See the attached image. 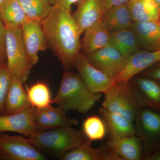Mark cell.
<instances>
[{
  "mask_svg": "<svg viewBox=\"0 0 160 160\" xmlns=\"http://www.w3.org/2000/svg\"><path fill=\"white\" fill-rule=\"evenodd\" d=\"M128 6L133 23L159 20L160 7L154 0H130Z\"/></svg>",
  "mask_w": 160,
  "mask_h": 160,
  "instance_id": "23",
  "label": "cell"
},
{
  "mask_svg": "<svg viewBox=\"0 0 160 160\" xmlns=\"http://www.w3.org/2000/svg\"><path fill=\"white\" fill-rule=\"evenodd\" d=\"M28 138L37 149L56 155L60 158L88 140L82 131L72 126L40 130Z\"/></svg>",
  "mask_w": 160,
  "mask_h": 160,
  "instance_id": "3",
  "label": "cell"
},
{
  "mask_svg": "<svg viewBox=\"0 0 160 160\" xmlns=\"http://www.w3.org/2000/svg\"><path fill=\"white\" fill-rule=\"evenodd\" d=\"M99 113L106 125L108 138H120L137 135L133 123L121 115L109 111L102 106L100 108Z\"/></svg>",
  "mask_w": 160,
  "mask_h": 160,
  "instance_id": "17",
  "label": "cell"
},
{
  "mask_svg": "<svg viewBox=\"0 0 160 160\" xmlns=\"http://www.w3.org/2000/svg\"><path fill=\"white\" fill-rule=\"evenodd\" d=\"M80 0H58L57 5L63 9L71 12L72 6Z\"/></svg>",
  "mask_w": 160,
  "mask_h": 160,
  "instance_id": "32",
  "label": "cell"
},
{
  "mask_svg": "<svg viewBox=\"0 0 160 160\" xmlns=\"http://www.w3.org/2000/svg\"><path fill=\"white\" fill-rule=\"evenodd\" d=\"M28 18L41 23L51 11L52 5L46 0H18Z\"/></svg>",
  "mask_w": 160,
  "mask_h": 160,
  "instance_id": "27",
  "label": "cell"
},
{
  "mask_svg": "<svg viewBox=\"0 0 160 160\" xmlns=\"http://www.w3.org/2000/svg\"><path fill=\"white\" fill-rule=\"evenodd\" d=\"M1 159H4V157H3L2 153L0 151V160Z\"/></svg>",
  "mask_w": 160,
  "mask_h": 160,
  "instance_id": "38",
  "label": "cell"
},
{
  "mask_svg": "<svg viewBox=\"0 0 160 160\" xmlns=\"http://www.w3.org/2000/svg\"><path fill=\"white\" fill-rule=\"evenodd\" d=\"M6 1V0H0V7Z\"/></svg>",
  "mask_w": 160,
  "mask_h": 160,
  "instance_id": "37",
  "label": "cell"
},
{
  "mask_svg": "<svg viewBox=\"0 0 160 160\" xmlns=\"http://www.w3.org/2000/svg\"><path fill=\"white\" fill-rule=\"evenodd\" d=\"M35 109L31 106L21 112L0 115V133L11 132L31 137L38 131L35 121Z\"/></svg>",
  "mask_w": 160,
  "mask_h": 160,
  "instance_id": "11",
  "label": "cell"
},
{
  "mask_svg": "<svg viewBox=\"0 0 160 160\" xmlns=\"http://www.w3.org/2000/svg\"><path fill=\"white\" fill-rule=\"evenodd\" d=\"M130 0H105L106 11L110 7L129 2Z\"/></svg>",
  "mask_w": 160,
  "mask_h": 160,
  "instance_id": "33",
  "label": "cell"
},
{
  "mask_svg": "<svg viewBox=\"0 0 160 160\" xmlns=\"http://www.w3.org/2000/svg\"><path fill=\"white\" fill-rule=\"evenodd\" d=\"M154 1L158 4V6L160 7V0H154Z\"/></svg>",
  "mask_w": 160,
  "mask_h": 160,
  "instance_id": "36",
  "label": "cell"
},
{
  "mask_svg": "<svg viewBox=\"0 0 160 160\" xmlns=\"http://www.w3.org/2000/svg\"><path fill=\"white\" fill-rule=\"evenodd\" d=\"M12 75L6 64H0V115L4 114L6 94L10 86Z\"/></svg>",
  "mask_w": 160,
  "mask_h": 160,
  "instance_id": "29",
  "label": "cell"
},
{
  "mask_svg": "<svg viewBox=\"0 0 160 160\" xmlns=\"http://www.w3.org/2000/svg\"><path fill=\"white\" fill-rule=\"evenodd\" d=\"M130 80L132 90L140 107L160 111V82L144 76Z\"/></svg>",
  "mask_w": 160,
  "mask_h": 160,
  "instance_id": "10",
  "label": "cell"
},
{
  "mask_svg": "<svg viewBox=\"0 0 160 160\" xmlns=\"http://www.w3.org/2000/svg\"><path fill=\"white\" fill-rule=\"evenodd\" d=\"M31 106L35 109H42L51 106L52 104L51 91L46 83H34L26 90Z\"/></svg>",
  "mask_w": 160,
  "mask_h": 160,
  "instance_id": "26",
  "label": "cell"
},
{
  "mask_svg": "<svg viewBox=\"0 0 160 160\" xmlns=\"http://www.w3.org/2000/svg\"><path fill=\"white\" fill-rule=\"evenodd\" d=\"M22 30L28 58L32 66H35L39 61V52L48 48L46 37L41 24L28 18L22 25Z\"/></svg>",
  "mask_w": 160,
  "mask_h": 160,
  "instance_id": "12",
  "label": "cell"
},
{
  "mask_svg": "<svg viewBox=\"0 0 160 160\" xmlns=\"http://www.w3.org/2000/svg\"><path fill=\"white\" fill-rule=\"evenodd\" d=\"M34 118L38 131L72 126L78 123L75 119L68 118L66 111L58 106L36 109Z\"/></svg>",
  "mask_w": 160,
  "mask_h": 160,
  "instance_id": "15",
  "label": "cell"
},
{
  "mask_svg": "<svg viewBox=\"0 0 160 160\" xmlns=\"http://www.w3.org/2000/svg\"><path fill=\"white\" fill-rule=\"evenodd\" d=\"M74 67L88 89L94 93L105 94L114 85L113 80L92 66L83 53L80 52Z\"/></svg>",
  "mask_w": 160,
  "mask_h": 160,
  "instance_id": "9",
  "label": "cell"
},
{
  "mask_svg": "<svg viewBox=\"0 0 160 160\" xmlns=\"http://www.w3.org/2000/svg\"><path fill=\"white\" fill-rule=\"evenodd\" d=\"M92 142H87L75 148L66 152L61 159L63 160H122L108 148L107 145L104 144L98 147L92 146Z\"/></svg>",
  "mask_w": 160,
  "mask_h": 160,
  "instance_id": "19",
  "label": "cell"
},
{
  "mask_svg": "<svg viewBox=\"0 0 160 160\" xmlns=\"http://www.w3.org/2000/svg\"><path fill=\"white\" fill-rule=\"evenodd\" d=\"M48 2L50 3L52 6H54L57 4L58 0H46Z\"/></svg>",
  "mask_w": 160,
  "mask_h": 160,
  "instance_id": "35",
  "label": "cell"
},
{
  "mask_svg": "<svg viewBox=\"0 0 160 160\" xmlns=\"http://www.w3.org/2000/svg\"><path fill=\"white\" fill-rule=\"evenodd\" d=\"M40 24L48 47L63 67L66 69L74 67L81 50V35L71 12L56 4Z\"/></svg>",
  "mask_w": 160,
  "mask_h": 160,
  "instance_id": "1",
  "label": "cell"
},
{
  "mask_svg": "<svg viewBox=\"0 0 160 160\" xmlns=\"http://www.w3.org/2000/svg\"><path fill=\"white\" fill-rule=\"evenodd\" d=\"M0 18L6 29L21 28L28 18L18 0H6L0 7Z\"/></svg>",
  "mask_w": 160,
  "mask_h": 160,
  "instance_id": "25",
  "label": "cell"
},
{
  "mask_svg": "<svg viewBox=\"0 0 160 160\" xmlns=\"http://www.w3.org/2000/svg\"><path fill=\"white\" fill-rule=\"evenodd\" d=\"M84 33L81 41V50L85 56L110 44V32L101 19L86 29Z\"/></svg>",
  "mask_w": 160,
  "mask_h": 160,
  "instance_id": "20",
  "label": "cell"
},
{
  "mask_svg": "<svg viewBox=\"0 0 160 160\" xmlns=\"http://www.w3.org/2000/svg\"><path fill=\"white\" fill-rule=\"evenodd\" d=\"M143 76L160 82V61L155 64L153 68L143 73Z\"/></svg>",
  "mask_w": 160,
  "mask_h": 160,
  "instance_id": "31",
  "label": "cell"
},
{
  "mask_svg": "<svg viewBox=\"0 0 160 160\" xmlns=\"http://www.w3.org/2000/svg\"><path fill=\"white\" fill-rule=\"evenodd\" d=\"M6 27L0 18V64L6 63Z\"/></svg>",
  "mask_w": 160,
  "mask_h": 160,
  "instance_id": "30",
  "label": "cell"
},
{
  "mask_svg": "<svg viewBox=\"0 0 160 160\" xmlns=\"http://www.w3.org/2000/svg\"><path fill=\"white\" fill-rule=\"evenodd\" d=\"M72 15L80 35L101 20L106 12L105 0H80Z\"/></svg>",
  "mask_w": 160,
  "mask_h": 160,
  "instance_id": "14",
  "label": "cell"
},
{
  "mask_svg": "<svg viewBox=\"0 0 160 160\" xmlns=\"http://www.w3.org/2000/svg\"><path fill=\"white\" fill-rule=\"evenodd\" d=\"M6 65L12 76L25 82L32 67L23 42L22 27L6 29Z\"/></svg>",
  "mask_w": 160,
  "mask_h": 160,
  "instance_id": "4",
  "label": "cell"
},
{
  "mask_svg": "<svg viewBox=\"0 0 160 160\" xmlns=\"http://www.w3.org/2000/svg\"><path fill=\"white\" fill-rule=\"evenodd\" d=\"M82 131L91 142L102 140L107 135L104 121L101 116L97 115L90 116L84 120Z\"/></svg>",
  "mask_w": 160,
  "mask_h": 160,
  "instance_id": "28",
  "label": "cell"
},
{
  "mask_svg": "<svg viewBox=\"0 0 160 160\" xmlns=\"http://www.w3.org/2000/svg\"><path fill=\"white\" fill-rule=\"evenodd\" d=\"M23 82L15 76H12L11 82L6 94L4 114L21 112L31 107L27 91Z\"/></svg>",
  "mask_w": 160,
  "mask_h": 160,
  "instance_id": "18",
  "label": "cell"
},
{
  "mask_svg": "<svg viewBox=\"0 0 160 160\" xmlns=\"http://www.w3.org/2000/svg\"><path fill=\"white\" fill-rule=\"evenodd\" d=\"M101 21L109 32L128 29L133 23L128 3L110 7L104 12Z\"/></svg>",
  "mask_w": 160,
  "mask_h": 160,
  "instance_id": "22",
  "label": "cell"
},
{
  "mask_svg": "<svg viewBox=\"0 0 160 160\" xmlns=\"http://www.w3.org/2000/svg\"><path fill=\"white\" fill-rule=\"evenodd\" d=\"M159 22H160V17L159 20Z\"/></svg>",
  "mask_w": 160,
  "mask_h": 160,
  "instance_id": "39",
  "label": "cell"
},
{
  "mask_svg": "<svg viewBox=\"0 0 160 160\" xmlns=\"http://www.w3.org/2000/svg\"><path fill=\"white\" fill-rule=\"evenodd\" d=\"M134 122L137 135L142 143L144 160L160 149V111L141 107Z\"/></svg>",
  "mask_w": 160,
  "mask_h": 160,
  "instance_id": "6",
  "label": "cell"
},
{
  "mask_svg": "<svg viewBox=\"0 0 160 160\" xmlns=\"http://www.w3.org/2000/svg\"><path fill=\"white\" fill-rule=\"evenodd\" d=\"M110 44L126 59L140 49L136 35L130 28L110 32Z\"/></svg>",
  "mask_w": 160,
  "mask_h": 160,
  "instance_id": "24",
  "label": "cell"
},
{
  "mask_svg": "<svg viewBox=\"0 0 160 160\" xmlns=\"http://www.w3.org/2000/svg\"><path fill=\"white\" fill-rule=\"evenodd\" d=\"M102 98V93H94L88 89L78 73L66 71L63 74L52 104L65 111L85 113L91 110Z\"/></svg>",
  "mask_w": 160,
  "mask_h": 160,
  "instance_id": "2",
  "label": "cell"
},
{
  "mask_svg": "<svg viewBox=\"0 0 160 160\" xmlns=\"http://www.w3.org/2000/svg\"><path fill=\"white\" fill-rule=\"evenodd\" d=\"M130 28L136 35L140 47L149 51L160 49V22L159 21L133 23Z\"/></svg>",
  "mask_w": 160,
  "mask_h": 160,
  "instance_id": "21",
  "label": "cell"
},
{
  "mask_svg": "<svg viewBox=\"0 0 160 160\" xmlns=\"http://www.w3.org/2000/svg\"><path fill=\"white\" fill-rule=\"evenodd\" d=\"M145 160H160V149L144 159Z\"/></svg>",
  "mask_w": 160,
  "mask_h": 160,
  "instance_id": "34",
  "label": "cell"
},
{
  "mask_svg": "<svg viewBox=\"0 0 160 160\" xmlns=\"http://www.w3.org/2000/svg\"><path fill=\"white\" fill-rule=\"evenodd\" d=\"M160 61V49L154 51L139 49L127 59L122 70L114 79V84L129 81Z\"/></svg>",
  "mask_w": 160,
  "mask_h": 160,
  "instance_id": "13",
  "label": "cell"
},
{
  "mask_svg": "<svg viewBox=\"0 0 160 160\" xmlns=\"http://www.w3.org/2000/svg\"><path fill=\"white\" fill-rule=\"evenodd\" d=\"M0 151L4 159L45 160L46 158L35 147L29 138L0 133Z\"/></svg>",
  "mask_w": 160,
  "mask_h": 160,
  "instance_id": "7",
  "label": "cell"
},
{
  "mask_svg": "<svg viewBox=\"0 0 160 160\" xmlns=\"http://www.w3.org/2000/svg\"><path fill=\"white\" fill-rule=\"evenodd\" d=\"M106 145L122 160H143L142 143L137 135L120 138H108Z\"/></svg>",
  "mask_w": 160,
  "mask_h": 160,
  "instance_id": "16",
  "label": "cell"
},
{
  "mask_svg": "<svg viewBox=\"0 0 160 160\" xmlns=\"http://www.w3.org/2000/svg\"><path fill=\"white\" fill-rule=\"evenodd\" d=\"M102 106L133 123L141 108L133 94L129 81L115 83L105 93Z\"/></svg>",
  "mask_w": 160,
  "mask_h": 160,
  "instance_id": "5",
  "label": "cell"
},
{
  "mask_svg": "<svg viewBox=\"0 0 160 160\" xmlns=\"http://www.w3.org/2000/svg\"><path fill=\"white\" fill-rule=\"evenodd\" d=\"M92 66L113 80L122 70L127 59L111 44L86 56Z\"/></svg>",
  "mask_w": 160,
  "mask_h": 160,
  "instance_id": "8",
  "label": "cell"
}]
</instances>
